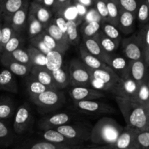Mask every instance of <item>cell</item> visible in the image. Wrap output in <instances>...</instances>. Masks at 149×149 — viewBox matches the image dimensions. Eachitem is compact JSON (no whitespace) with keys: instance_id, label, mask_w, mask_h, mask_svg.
I'll use <instances>...</instances> for the list:
<instances>
[{"instance_id":"obj_40","label":"cell","mask_w":149,"mask_h":149,"mask_svg":"<svg viewBox=\"0 0 149 149\" xmlns=\"http://www.w3.org/2000/svg\"><path fill=\"white\" fill-rule=\"evenodd\" d=\"M149 0H142L137 10L136 20L138 23V28L146 26L148 23Z\"/></svg>"},{"instance_id":"obj_20","label":"cell","mask_w":149,"mask_h":149,"mask_svg":"<svg viewBox=\"0 0 149 149\" xmlns=\"http://www.w3.org/2000/svg\"><path fill=\"white\" fill-rule=\"evenodd\" d=\"M29 12L33 15V16L37 19L38 21L43 26L45 29L51 21L54 15L51 10L47 8L42 4H36L33 1L31 2L29 4Z\"/></svg>"},{"instance_id":"obj_7","label":"cell","mask_w":149,"mask_h":149,"mask_svg":"<svg viewBox=\"0 0 149 149\" xmlns=\"http://www.w3.org/2000/svg\"><path fill=\"white\" fill-rule=\"evenodd\" d=\"M71 87H90V75L87 66L79 59L70 61L68 70Z\"/></svg>"},{"instance_id":"obj_6","label":"cell","mask_w":149,"mask_h":149,"mask_svg":"<svg viewBox=\"0 0 149 149\" xmlns=\"http://www.w3.org/2000/svg\"><path fill=\"white\" fill-rule=\"evenodd\" d=\"M73 107L76 111L90 116L110 114L115 113V109L111 105L98 100L74 101Z\"/></svg>"},{"instance_id":"obj_47","label":"cell","mask_w":149,"mask_h":149,"mask_svg":"<svg viewBox=\"0 0 149 149\" xmlns=\"http://www.w3.org/2000/svg\"><path fill=\"white\" fill-rule=\"evenodd\" d=\"M135 140L139 149H149V130H137Z\"/></svg>"},{"instance_id":"obj_21","label":"cell","mask_w":149,"mask_h":149,"mask_svg":"<svg viewBox=\"0 0 149 149\" xmlns=\"http://www.w3.org/2000/svg\"><path fill=\"white\" fill-rule=\"evenodd\" d=\"M39 133L42 136V140L47 141V142L52 143L68 146H79L75 142L65 138L62 134L58 132L56 130H42Z\"/></svg>"},{"instance_id":"obj_11","label":"cell","mask_w":149,"mask_h":149,"mask_svg":"<svg viewBox=\"0 0 149 149\" xmlns=\"http://www.w3.org/2000/svg\"><path fill=\"white\" fill-rule=\"evenodd\" d=\"M120 47L123 55L129 61L143 60V51L135 33H132L126 38H122Z\"/></svg>"},{"instance_id":"obj_44","label":"cell","mask_w":149,"mask_h":149,"mask_svg":"<svg viewBox=\"0 0 149 149\" xmlns=\"http://www.w3.org/2000/svg\"><path fill=\"white\" fill-rule=\"evenodd\" d=\"M106 6L108 10V22L117 27L119 17V5L116 3L106 0Z\"/></svg>"},{"instance_id":"obj_3","label":"cell","mask_w":149,"mask_h":149,"mask_svg":"<svg viewBox=\"0 0 149 149\" xmlns=\"http://www.w3.org/2000/svg\"><path fill=\"white\" fill-rule=\"evenodd\" d=\"M29 98L42 113H49L61 109L66 100L65 94L61 90L52 89Z\"/></svg>"},{"instance_id":"obj_36","label":"cell","mask_w":149,"mask_h":149,"mask_svg":"<svg viewBox=\"0 0 149 149\" xmlns=\"http://www.w3.org/2000/svg\"><path fill=\"white\" fill-rule=\"evenodd\" d=\"M100 31L109 39L121 42L122 39V33L116 26L111 24L109 22L102 20L100 22Z\"/></svg>"},{"instance_id":"obj_2","label":"cell","mask_w":149,"mask_h":149,"mask_svg":"<svg viewBox=\"0 0 149 149\" xmlns=\"http://www.w3.org/2000/svg\"><path fill=\"white\" fill-rule=\"evenodd\" d=\"M123 129L115 119L104 116L93 126L90 141L97 146H113Z\"/></svg>"},{"instance_id":"obj_53","label":"cell","mask_w":149,"mask_h":149,"mask_svg":"<svg viewBox=\"0 0 149 149\" xmlns=\"http://www.w3.org/2000/svg\"><path fill=\"white\" fill-rule=\"evenodd\" d=\"M71 3H72V0H55V5L52 9V13L54 14L61 13Z\"/></svg>"},{"instance_id":"obj_33","label":"cell","mask_w":149,"mask_h":149,"mask_svg":"<svg viewBox=\"0 0 149 149\" xmlns=\"http://www.w3.org/2000/svg\"><path fill=\"white\" fill-rule=\"evenodd\" d=\"M15 111L14 102L10 97H0V120H5L12 117Z\"/></svg>"},{"instance_id":"obj_30","label":"cell","mask_w":149,"mask_h":149,"mask_svg":"<svg viewBox=\"0 0 149 149\" xmlns=\"http://www.w3.org/2000/svg\"><path fill=\"white\" fill-rule=\"evenodd\" d=\"M52 79L55 88L58 90H62L70 85V77L68 72L63 67L59 69L51 72Z\"/></svg>"},{"instance_id":"obj_60","label":"cell","mask_w":149,"mask_h":149,"mask_svg":"<svg viewBox=\"0 0 149 149\" xmlns=\"http://www.w3.org/2000/svg\"><path fill=\"white\" fill-rule=\"evenodd\" d=\"M109 1H113V2H114V3H116V4H117V3H118V0H109Z\"/></svg>"},{"instance_id":"obj_13","label":"cell","mask_w":149,"mask_h":149,"mask_svg":"<svg viewBox=\"0 0 149 149\" xmlns=\"http://www.w3.org/2000/svg\"><path fill=\"white\" fill-rule=\"evenodd\" d=\"M68 93L74 101L99 100L106 96L103 92L87 87H72Z\"/></svg>"},{"instance_id":"obj_17","label":"cell","mask_w":149,"mask_h":149,"mask_svg":"<svg viewBox=\"0 0 149 149\" xmlns=\"http://www.w3.org/2000/svg\"><path fill=\"white\" fill-rule=\"evenodd\" d=\"M135 14L119 8V17L117 28L121 33L126 36L132 34L135 29Z\"/></svg>"},{"instance_id":"obj_29","label":"cell","mask_w":149,"mask_h":149,"mask_svg":"<svg viewBox=\"0 0 149 149\" xmlns=\"http://www.w3.org/2000/svg\"><path fill=\"white\" fill-rule=\"evenodd\" d=\"M64 55L56 50H50L46 55L45 68L50 72L59 69L63 67Z\"/></svg>"},{"instance_id":"obj_16","label":"cell","mask_w":149,"mask_h":149,"mask_svg":"<svg viewBox=\"0 0 149 149\" xmlns=\"http://www.w3.org/2000/svg\"><path fill=\"white\" fill-rule=\"evenodd\" d=\"M129 78L140 84L148 79V67L143 60L141 61H129L128 68Z\"/></svg>"},{"instance_id":"obj_12","label":"cell","mask_w":149,"mask_h":149,"mask_svg":"<svg viewBox=\"0 0 149 149\" xmlns=\"http://www.w3.org/2000/svg\"><path fill=\"white\" fill-rule=\"evenodd\" d=\"M138 87L139 84L132 79L127 78L125 79H120L117 85L111 93L113 94L114 97H119L134 101Z\"/></svg>"},{"instance_id":"obj_49","label":"cell","mask_w":149,"mask_h":149,"mask_svg":"<svg viewBox=\"0 0 149 149\" xmlns=\"http://www.w3.org/2000/svg\"><path fill=\"white\" fill-rule=\"evenodd\" d=\"M93 8L96 10L102 20L108 22V10L106 0H93Z\"/></svg>"},{"instance_id":"obj_56","label":"cell","mask_w":149,"mask_h":149,"mask_svg":"<svg viewBox=\"0 0 149 149\" xmlns=\"http://www.w3.org/2000/svg\"><path fill=\"white\" fill-rule=\"evenodd\" d=\"M111 146H96L93 147H87V148H81L80 149H111Z\"/></svg>"},{"instance_id":"obj_28","label":"cell","mask_w":149,"mask_h":149,"mask_svg":"<svg viewBox=\"0 0 149 149\" xmlns=\"http://www.w3.org/2000/svg\"><path fill=\"white\" fill-rule=\"evenodd\" d=\"M94 37L97 41L101 49L106 53L116 52L120 47V42L109 39L101 31H100Z\"/></svg>"},{"instance_id":"obj_48","label":"cell","mask_w":149,"mask_h":149,"mask_svg":"<svg viewBox=\"0 0 149 149\" xmlns=\"http://www.w3.org/2000/svg\"><path fill=\"white\" fill-rule=\"evenodd\" d=\"M141 1L142 0H118L117 4L120 9L136 14L137 10Z\"/></svg>"},{"instance_id":"obj_24","label":"cell","mask_w":149,"mask_h":149,"mask_svg":"<svg viewBox=\"0 0 149 149\" xmlns=\"http://www.w3.org/2000/svg\"><path fill=\"white\" fill-rule=\"evenodd\" d=\"M30 74L33 76L41 84L46 86L49 89L57 90L55 88V84H54L51 72L49 70L47 69L45 67L33 66L31 70Z\"/></svg>"},{"instance_id":"obj_38","label":"cell","mask_w":149,"mask_h":149,"mask_svg":"<svg viewBox=\"0 0 149 149\" xmlns=\"http://www.w3.org/2000/svg\"><path fill=\"white\" fill-rule=\"evenodd\" d=\"M26 27L28 29L29 39H31V38L38 36L43 31H45V28L43 27V26L38 21L37 19L33 16V15L29 12V15H28Z\"/></svg>"},{"instance_id":"obj_26","label":"cell","mask_w":149,"mask_h":149,"mask_svg":"<svg viewBox=\"0 0 149 149\" xmlns=\"http://www.w3.org/2000/svg\"><path fill=\"white\" fill-rule=\"evenodd\" d=\"M28 0H2V20H10L12 15L21 8Z\"/></svg>"},{"instance_id":"obj_10","label":"cell","mask_w":149,"mask_h":149,"mask_svg":"<svg viewBox=\"0 0 149 149\" xmlns=\"http://www.w3.org/2000/svg\"><path fill=\"white\" fill-rule=\"evenodd\" d=\"M103 62L113 70L121 79L129 78V60L127 59L123 55H120L116 52L112 53L106 52Z\"/></svg>"},{"instance_id":"obj_59","label":"cell","mask_w":149,"mask_h":149,"mask_svg":"<svg viewBox=\"0 0 149 149\" xmlns=\"http://www.w3.org/2000/svg\"><path fill=\"white\" fill-rule=\"evenodd\" d=\"M1 27H2V20L0 21V43H1Z\"/></svg>"},{"instance_id":"obj_52","label":"cell","mask_w":149,"mask_h":149,"mask_svg":"<svg viewBox=\"0 0 149 149\" xmlns=\"http://www.w3.org/2000/svg\"><path fill=\"white\" fill-rule=\"evenodd\" d=\"M84 22H91V21H97L100 23L102 21V19L100 16L99 15L98 13L96 12L93 7L88 9L85 16L84 17Z\"/></svg>"},{"instance_id":"obj_18","label":"cell","mask_w":149,"mask_h":149,"mask_svg":"<svg viewBox=\"0 0 149 149\" xmlns=\"http://www.w3.org/2000/svg\"><path fill=\"white\" fill-rule=\"evenodd\" d=\"M30 2L28 0L24 5L19 9L17 12L12 15L10 18V24L13 30L17 33H20L26 28L28 15H29V8Z\"/></svg>"},{"instance_id":"obj_58","label":"cell","mask_w":149,"mask_h":149,"mask_svg":"<svg viewBox=\"0 0 149 149\" xmlns=\"http://www.w3.org/2000/svg\"><path fill=\"white\" fill-rule=\"evenodd\" d=\"M42 1H43V0H33V1H33V2L36 3V4H42Z\"/></svg>"},{"instance_id":"obj_46","label":"cell","mask_w":149,"mask_h":149,"mask_svg":"<svg viewBox=\"0 0 149 149\" xmlns=\"http://www.w3.org/2000/svg\"><path fill=\"white\" fill-rule=\"evenodd\" d=\"M3 56H8L10 57V58H12L13 60H14V61L20 63L32 66V65L31 64L30 58H29V54H28L27 51H26V49H22L21 47L18 48V49H17L16 50L13 51V52H12V53H10V55H3Z\"/></svg>"},{"instance_id":"obj_41","label":"cell","mask_w":149,"mask_h":149,"mask_svg":"<svg viewBox=\"0 0 149 149\" xmlns=\"http://www.w3.org/2000/svg\"><path fill=\"white\" fill-rule=\"evenodd\" d=\"M100 31V23L97 21H83L80 28V33L82 38L94 37Z\"/></svg>"},{"instance_id":"obj_37","label":"cell","mask_w":149,"mask_h":149,"mask_svg":"<svg viewBox=\"0 0 149 149\" xmlns=\"http://www.w3.org/2000/svg\"><path fill=\"white\" fill-rule=\"evenodd\" d=\"M29 58H30L31 64L32 66H42L45 67L46 64V55L42 53L37 49L33 47L31 45L28 47L27 49Z\"/></svg>"},{"instance_id":"obj_42","label":"cell","mask_w":149,"mask_h":149,"mask_svg":"<svg viewBox=\"0 0 149 149\" xmlns=\"http://www.w3.org/2000/svg\"><path fill=\"white\" fill-rule=\"evenodd\" d=\"M21 36H20V33L14 31L13 36L10 38L9 42L6 44L3 49L2 52L0 54V56L3 55H8L13 51L16 50L18 48H20V45H21Z\"/></svg>"},{"instance_id":"obj_15","label":"cell","mask_w":149,"mask_h":149,"mask_svg":"<svg viewBox=\"0 0 149 149\" xmlns=\"http://www.w3.org/2000/svg\"><path fill=\"white\" fill-rule=\"evenodd\" d=\"M136 130L126 126L124 127L116 143L111 146L113 149H139L135 140Z\"/></svg>"},{"instance_id":"obj_55","label":"cell","mask_w":149,"mask_h":149,"mask_svg":"<svg viewBox=\"0 0 149 149\" xmlns=\"http://www.w3.org/2000/svg\"><path fill=\"white\" fill-rule=\"evenodd\" d=\"M55 0H43L42 1V4L43 6H45L47 8L49 9L52 11V9H53L54 5H55Z\"/></svg>"},{"instance_id":"obj_22","label":"cell","mask_w":149,"mask_h":149,"mask_svg":"<svg viewBox=\"0 0 149 149\" xmlns=\"http://www.w3.org/2000/svg\"><path fill=\"white\" fill-rule=\"evenodd\" d=\"M0 90L12 93L18 92V85L15 77L5 68L0 70Z\"/></svg>"},{"instance_id":"obj_9","label":"cell","mask_w":149,"mask_h":149,"mask_svg":"<svg viewBox=\"0 0 149 149\" xmlns=\"http://www.w3.org/2000/svg\"><path fill=\"white\" fill-rule=\"evenodd\" d=\"M33 114L30 106L23 103L17 108L13 122V130L15 135H25L33 124Z\"/></svg>"},{"instance_id":"obj_61","label":"cell","mask_w":149,"mask_h":149,"mask_svg":"<svg viewBox=\"0 0 149 149\" xmlns=\"http://www.w3.org/2000/svg\"><path fill=\"white\" fill-rule=\"evenodd\" d=\"M111 149H113V148H112V147H111Z\"/></svg>"},{"instance_id":"obj_39","label":"cell","mask_w":149,"mask_h":149,"mask_svg":"<svg viewBox=\"0 0 149 149\" xmlns=\"http://www.w3.org/2000/svg\"><path fill=\"white\" fill-rule=\"evenodd\" d=\"M15 140V134L10 129L7 124L0 120V144L8 146Z\"/></svg>"},{"instance_id":"obj_32","label":"cell","mask_w":149,"mask_h":149,"mask_svg":"<svg viewBox=\"0 0 149 149\" xmlns=\"http://www.w3.org/2000/svg\"><path fill=\"white\" fill-rule=\"evenodd\" d=\"M25 84H26V90H27L29 97H33V96L39 95L40 93H43V92H45L46 90H49L48 87H47L46 86L41 84L39 81H38L31 74H29L27 77H26Z\"/></svg>"},{"instance_id":"obj_5","label":"cell","mask_w":149,"mask_h":149,"mask_svg":"<svg viewBox=\"0 0 149 149\" xmlns=\"http://www.w3.org/2000/svg\"><path fill=\"white\" fill-rule=\"evenodd\" d=\"M92 127L93 126L87 122L76 121L58 127L55 130L77 145L82 146L84 142L90 141Z\"/></svg>"},{"instance_id":"obj_57","label":"cell","mask_w":149,"mask_h":149,"mask_svg":"<svg viewBox=\"0 0 149 149\" xmlns=\"http://www.w3.org/2000/svg\"><path fill=\"white\" fill-rule=\"evenodd\" d=\"M1 8H2V0H0V21L2 20V17H1Z\"/></svg>"},{"instance_id":"obj_25","label":"cell","mask_w":149,"mask_h":149,"mask_svg":"<svg viewBox=\"0 0 149 149\" xmlns=\"http://www.w3.org/2000/svg\"><path fill=\"white\" fill-rule=\"evenodd\" d=\"M79 54L81 62L87 68L92 69H100V68H105L107 65L100 59L87 52L81 43L79 44Z\"/></svg>"},{"instance_id":"obj_14","label":"cell","mask_w":149,"mask_h":149,"mask_svg":"<svg viewBox=\"0 0 149 149\" xmlns=\"http://www.w3.org/2000/svg\"><path fill=\"white\" fill-rule=\"evenodd\" d=\"M82 146H68L47 142L44 140H26L20 143L13 149H80Z\"/></svg>"},{"instance_id":"obj_34","label":"cell","mask_w":149,"mask_h":149,"mask_svg":"<svg viewBox=\"0 0 149 149\" xmlns=\"http://www.w3.org/2000/svg\"><path fill=\"white\" fill-rule=\"evenodd\" d=\"M134 102L149 109V79L139 84Z\"/></svg>"},{"instance_id":"obj_1","label":"cell","mask_w":149,"mask_h":149,"mask_svg":"<svg viewBox=\"0 0 149 149\" xmlns=\"http://www.w3.org/2000/svg\"><path fill=\"white\" fill-rule=\"evenodd\" d=\"M126 126L137 130H149V109L136 102L114 97Z\"/></svg>"},{"instance_id":"obj_23","label":"cell","mask_w":149,"mask_h":149,"mask_svg":"<svg viewBox=\"0 0 149 149\" xmlns=\"http://www.w3.org/2000/svg\"><path fill=\"white\" fill-rule=\"evenodd\" d=\"M135 35L143 51V61L149 67V23L139 28Z\"/></svg>"},{"instance_id":"obj_4","label":"cell","mask_w":149,"mask_h":149,"mask_svg":"<svg viewBox=\"0 0 149 149\" xmlns=\"http://www.w3.org/2000/svg\"><path fill=\"white\" fill-rule=\"evenodd\" d=\"M87 70L90 75V87L99 91L111 93L121 79L108 65L100 69L87 68Z\"/></svg>"},{"instance_id":"obj_35","label":"cell","mask_w":149,"mask_h":149,"mask_svg":"<svg viewBox=\"0 0 149 149\" xmlns=\"http://www.w3.org/2000/svg\"><path fill=\"white\" fill-rule=\"evenodd\" d=\"M78 26L74 20L67 21L66 36L69 45L72 46H79L80 44V32Z\"/></svg>"},{"instance_id":"obj_27","label":"cell","mask_w":149,"mask_h":149,"mask_svg":"<svg viewBox=\"0 0 149 149\" xmlns=\"http://www.w3.org/2000/svg\"><path fill=\"white\" fill-rule=\"evenodd\" d=\"M45 30L47 33L51 36L53 39H55L57 42L60 44L62 47H63L66 50H68L69 48L70 45L68 43V39H67L66 34L63 33L59 28L55 24L52 20L47 24V26L45 27Z\"/></svg>"},{"instance_id":"obj_45","label":"cell","mask_w":149,"mask_h":149,"mask_svg":"<svg viewBox=\"0 0 149 149\" xmlns=\"http://www.w3.org/2000/svg\"><path fill=\"white\" fill-rule=\"evenodd\" d=\"M40 36L42 37V39L43 40L44 43L45 44V45L47 46V47L49 48L50 50H56L58 52H61L62 54L65 55V52H66V49L63 47L61 46L58 42H57L55 39H52L47 33L46 31H43L42 33H40Z\"/></svg>"},{"instance_id":"obj_43","label":"cell","mask_w":149,"mask_h":149,"mask_svg":"<svg viewBox=\"0 0 149 149\" xmlns=\"http://www.w3.org/2000/svg\"><path fill=\"white\" fill-rule=\"evenodd\" d=\"M15 31L13 30L10 20H2V27L1 33V43H0V54L2 52L6 44L9 42Z\"/></svg>"},{"instance_id":"obj_31","label":"cell","mask_w":149,"mask_h":149,"mask_svg":"<svg viewBox=\"0 0 149 149\" xmlns=\"http://www.w3.org/2000/svg\"><path fill=\"white\" fill-rule=\"evenodd\" d=\"M86 49V50L90 52L91 55H94L96 58L103 61L106 52L101 49L98 42L95 37L82 38V42H81Z\"/></svg>"},{"instance_id":"obj_50","label":"cell","mask_w":149,"mask_h":149,"mask_svg":"<svg viewBox=\"0 0 149 149\" xmlns=\"http://www.w3.org/2000/svg\"><path fill=\"white\" fill-rule=\"evenodd\" d=\"M30 45L33 46V47H35L36 49H37L38 50H39L40 52H42V53H44L45 55H47L49 52H50V49L49 48L47 47V46L45 45V44L44 43L43 40L42 39L40 34H39L38 36H35V37L31 38L30 39Z\"/></svg>"},{"instance_id":"obj_54","label":"cell","mask_w":149,"mask_h":149,"mask_svg":"<svg viewBox=\"0 0 149 149\" xmlns=\"http://www.w3.org/2000/svg\"><path fill=\"white\" fill-rule=\"evenodd\" d=\"M72 1L75 3L81 4L88 9L93 6V0H72Z\"/></svg>"},{"instance_id":"obj_51","label":"cell","mask_w":149,"mask_h":149,"mask_svg":"<svg viewBox=\"0 0 149 149\" xmlns=\"http://www.w3.org/2000/svg\"><path fill=\"white\" fill-rule=\"evenodd\" d=\"M52 21L55 23V24L59 28L60 30L63 33L66 34V29H67V20L58 13H55L52 17Z\"/></svg>"},{"instance_id":"obj_19","label":"cell","mask_w":149,"mask_h":149,"mask_svg":"<svg viewBox=\"0 0 149 149\" xmlns=\"http://www.w3.org/2000/svg\"><path fill=\"white\" fill-rule=\"evenodd\" d=\"M0 61H1V63L5 67V68L8 69L14 75L18 76V77H27L30 74L31 70L33 67L31 65L20 63L8 56H1Z\"/></svg>"},{"instance_id":"obj_8","label":"cell","mask_w":149,"mask_h":149,"mask_svg":"<svg viewBox=\"0 0 149 149\" xmlns=\"http://www.w3.org/2000/svg\"><path fill=\"white\" fill-rule=\"evenodd\" d=\"M79 119L77 113L74 112H59L49 116H44L38 122V127L42 130H55L62 125L76 122Z\"/></svg>"}]
</instances>
